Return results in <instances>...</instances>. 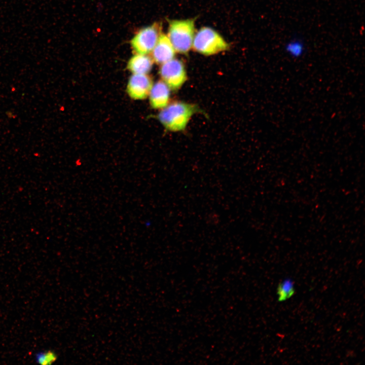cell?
<instances>
[{
	"label": "cell",
	"instance_id": "277c9868",
	"mask_svg": "<svg viewBox=\"0 0 365 365\" xmlns=\"http://www.w3.org/2000/svg\"><path fill=\"white\" fill-rule=\"evenodd\" d=\"M159 74L164 81L171 90L179 89L187 80V72L183 62L173 58L161 64Z\"/></svg>",
	"mask_w": 365,
	"mask_h": 365
},
{
	"label": "cell",
	"instance_id": "8992f818",
	"mask_svg": "<svg viewBox=\"0 0 365 365\" xmlns=\"http://www.w3.org/2000/svg\"><path fill=\"white\" fill-rule=\"evenodd\" d=\"M152 86V80L147 74H133L128 81L127 92L134 99H143L149 96Z\"/></svg>",
	"mask_w": 365,
	"mask_h": 365
},
{
	"label": "cell",
	"instance_id": "7c38bea8",
	"mask_svg": "<svg viewBox=\"0 0 365 365\" xmlns=\"http://www.w3.org/2000/svg\"><path fill=\"white\" fill-rule=\"evenodd\" d=\"M57 359L56 354L52 351L41 352L36 354L35 360L41 364H49Z\"/></svg>",
	"mask_w": 365,
	"mask_h": 365
},
{
	"label": "cell",
	"instance_id": "30bf717a",
	"mask_svg": "<svg viewBox=\"0 0 365 365\" xmlns=\"http://www.w3.org/2000/svg\"><path fill=\"white\" fill-rule=\"evenodd\" d=\"M284 52L293 59L302 57L306 52V45L304 40L296 36L286 42L284 46Z\"/></svg>",
	"mask_w": 365,
	"mask_h": 365
},
{
	"label": "cell",
	"instance_id": "3957f363",
	"mask_svg": "<svg viewBox=\"0 0 365 365\" xmlns=\"http://www.w3.org/2000/svg\"><path fill=\"white\" fill-rule=\"evenodd\" d=\"M229 45L216 30L205 26L196 32L192 48L203 55L210 56L228 50Z\"/></svg>",
	"mask_w": 365,
	"mask_h": 365
},
{
	"label": "cell",
	"instance_id": "5b68a950",
	"mask_svg": "<svg viewBox=\"0 0 365 365\" xmlns=\"http://www.w3.org/2000/svg\"><path fill=\"white\" fill-rule=\"evenodd\" d=\"M161 25L158 23L140 29L131 41L134 51L140 54H147L152 52L161 33Z\"/></svg>",
	"mask_w": 365,
	"mask_h": 365
},
{
	"label": "cell",
	"instance_id": "ba28073f",
	"mask_svg": "<svg viewBox=\"0 0 365 365\" xmlns=\"http://www.w3.org/2000/svg\"><path fill=\"white\" fill-rule=\"evenodd\" d=\"M170 89L162 80L155 83L149 93L151 106L155 109H162L169 103Z\"/></svg>",
	"mask_w": 365,
	"mask_h": 365
},
{
	"label": "cell",
	"instance_id": "9c48e42d",
	"mask_svg": "<svg viewBox=\"0 0 365 365\" xmlns=\"http://www.w3.org/2000/svg\"><path fill=\"white\" fill-rule=\"evenodd\" d=\"M153 64V59L147 54H137L133 56L127 64L128 69L133 74H147Z\"/></svg>",
	"mask_w": 365,
	"mask_h": 365
},
{
	"label": "cell",
	"instance_id": "52a82bcc",
	"mask_svg": "<svg viewBox=\"0 0 365 365\" xmlns=\"http://www.w3.org/2000/svg\"><path fill=\"white\" fill-rule=\"evenodd\" d=\"M152 58L158 64H163L174 58L176 51L167 35L161 33L152 51Z\"/></svg>",
	"mask_w": 365,
	"mask_h": 365
},
{
	"label": "cell",
	"instance_id": "6da1fadb",
	"mask_svg": "<svg viewBox=\"0 0 365 365\" xmlns=\"http://www.w3.org/2000/svg\"><path fill=\"white\" fill-rule=\"evenodd\" d=\"M198 112L199 107L194 104L175 101L161 109L158 118L167 130L180 131L185 129L192 117Z\"/></svg>",
	"mask_w": 365,
	"mask_h": 365
},
{
	"label": "cell",
	"instance_id": "7a4b0ae2",
	"mask_svg": "<svg viewBox=\"0 0 365 365\" xmlns=\"http://www.w3.org/2000/svg\"><path fill=\"white\" fill-rule=\"evenodd\" d=\"M195 33L194 19L173 20L169 22L167 35L176 52L186 54L192 47Z\"/></svg>",
	"mask_w": 365,
	"mask_h": 365
},
{
	"label": "cell",
	"instance_id": "8fae6325",
	"mask_svg": "<svg viewBox=\"0 0 365 365\" xmlns=\"http://www.w3.org/2000/svg\"><path fill=\"white\" fill-rule=\"evenodd\" d=\"M295 291L293 281L289 278L283 280L277 287L278 300L280 302L287 300L293 296Z\"/></svg>",
	"mask_w": 365,
	"mask_h": 365
}]
</instances>
